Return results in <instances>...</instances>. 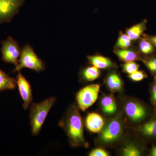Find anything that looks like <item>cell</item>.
I'll use <instances>...</instances> for the list:
<instances>
[{"label": "cell", "mask_w": 156, "mask_h": 156, "mask_svg": "<svg viewBox=\"0 0 156 156\" xmlns=\"http://www.w3.org/2000/svg\"><path fill=\"white\" fill-rule=\"evenodd\" d=\"M140 130L144 134L147 136H156V120L146 123L141 126Z\"/></svg>", "instance_id": "ffe728a7"}, {"label": "cell", "mask_w": 156, "mask_h": 156, "mask_svg": "<svg viewBox=\"0 0 156 156\" xmlns=\"http://www.w3.org/2000/svg\"><path fill=\"white\" fill-rule=\"evenodd\" d=\"M24 2L25 0H0V23L11 21Z\"/></svg>", "instance_id": "8992f818"}, {"label": "cell", "mask_w": 156, "mask_h": 156, "mask_svg": "<svg viewBox=\"0 0 156 156\" xmlns=\"http://www.w3.org/2000/svg\"><path fill=\"white\" fill-rule=\"evenodd\" d=\"M108 87L112 91L121 90L122 87V81L119 74L116 72H112L108 75L106 79Z\"/></svg>", "instance_id": "9a60e30c"}, {"label": "cell", "mask_w": 156, "mask_h": 156, "mask_svg": "<svg viewBox=\"0 0 156 156\" xmlns=\"http://www.w3.org/2000/svg\"><path fill=\"white\" fill-rule=\"evenodd\" d=\"M58 125L65 131L73 146H87L84 138L83 120L76 107L69 111L66 116L58 123Z\"/></svg>", "instance_id": "6da1fadb"}, {"label": "cell", "mask_w": 156, "mask_h": 156, "mask_svg": "<svg viewBox=\"0 0 156 156\" xmlns=\"http://www.w3.org/2000/svg\"><path fill=\"white\" fill-rule=\"evenodd\" d=\"M147 20L143 21L135 25L132 26L126 30V34L133 41H136L141 36L146 29Z\"/></svg>", "instance_id": "4fadbf2b"}, {"label": "cell", "mask_w": 156, "mask_h": 156, "mask_svg": "<svg viewBox=\"0 0 156 156\" xmlns=\"http://www.w3.org/2000/svg\"><path fill=\"white\" fill-rule=\"evenodd\" d=\"M56 98L50 97L40 103H33L30 111L31 134L34 136L40 133L46 117L53 106Z\"/></svg>", "instance_id": "7a4b0ae2"}, {"label": "cell", "mask_w": 156, "mask_h": 156, "mask_svg": "<svg viewBox=\"0 0 156 156\" xmlns=\"http://www.w3.org/2000/svg\"><path fill=\"white\" fill-rule=\"evenodd\" d=\"M104 124L102 117L96 113L89 114L86 118V127L89 131L93 133L100 132L103 128Z\"/></svg>", "instance_id": "8fae6325"}, {"label": "cell", "mask_w": 156, "mask_h": 156, "mask_svg": "<svg viewBox=\"0 0 156 156\" xmlns=\"http://www.w3.org/2000/svg\"><path fill=\"white\" fill-rule=\"evenodd\" d=\"M123 154L126 156H138L140 155V151L135 146L131 144L124 149Z\"/></svg>", "instance_id": "7402d4cb"}, {"label": "cell", "mask_w": 156, "mask_h": 156, "mask_svg": "<svg viewBox=\"0 0 156 156\" xmlns=\"http://www.w3.org/2000/svg\"><path fill=\"white\" fill-rule=\"evenodd\" d=\"M153 98L155 102H156V85L153 88Z\"/></svg>", "instance_id": "4316f807"}, {"label": "cell", "mask_w": 156, "mask_h": 156, "mask_svg": "<svg viewBox=\"0 0 156 156\" xmlns=\"http://www.w3.org/2000/svg\"><path fill=\"white\" fill-rule=\"evenodd\" d=\"M151 155L156 156V147L153 148L151 152Z\"/></svg>", "instance_id": "83f0119b"}, {"label": "cell", "mask_w": 156, "mask_h": 156, "mask_svg": "<svg viewBox=\"0 0 156 156\" xmlns=\"http://www.w3.org/2000/svg\"><path fill=\"white\" fill-rule=\"evenodd\" d=\"M90 156H108L109 154L106 151L102 149H95L89 154Z\"/></svg>", "instance_id": "d4e9b609"}, {"label": "cell", "mask_w": 156, "mask_h": 156, "mask_svg": "<svg viewBox=\"0 0 156 156\" xmlns=\"http://www.w3.org/2000/svg\"><path fill=\"white\" fill-rule=\"evenodd\" d=\"M134 43V42L126 33L120 31L115 48L126 49L133 46Z\"/></svg>", "instance_id": "ac0fdd59"}, {"label": "cell", "mask_w": 156, "mask_h": 156, "mask_svg": "<svg viewBox=\"0 0 156 156\" xmlns=\"http://www.w3.org/2000/svg\"><path fill=\"white\" fill-rule=\"evenodd\" d=\"M113 52L120 60L125 62H134L140 59L139 51L133 45L126 49L115 48Z\"/></svg>", "instance_id": "30bf717a"}, {"label": "cell", "mask_w": 156, "mask_h": 156, "mask_svg": "<svg viewBox=\"0 0 156 156\" xmlns=\"http://www.w3.org/2000/svg\"><path fill=\"white\" fill-rule=\"evenodd\" d=\"M104 112L108 114L114 113L117 109V105L114 98L110 96H105L101 101Z\"/></svg>", "instance_id": "2e32d148"}, {"label": "cell", "mask_w": 156, "mask_h": 156, "mask_svg": "<svg viewBox=\"0 0 156 156\" xmlns=\"http://www.w3.org/2000/svg\"><path fill=\"white\" fill-rule=\"evenodd\" d=\"M125 111L128 116L134 122L140 121L146 115L144 108L140 104L134 101H129L126 104Z\"/></svg>", "instance_id": "9c48e42d"}, {"label": "cell", "mask_w": 156, "mask_h": 156, "mask_svg": "<svg viewBox=\"0 0 156 156\" xmlns=\"http://www.w3.org/2000/svg\"><path fill=\"white\" fill-rule=\"evenodd\" d=\"M122 126L120 121L114 119L111 121L104 129L100 138L105 143H110L115 141L122 134Z\"/></svg>", "instance_id": "52a82bcc"}, {"label": "cell", "mask_w": 156, "mask_h": 156, "mask_svg": "<svg viewBox=\"0 0 156 156\" xmlns=\"http://www.w3.org/2000/svg\"><path fill=\"white\" fill-rule=\"evenodd\" d=\"M137 44V50L139 53L143 54L148 55L154 52V47L152 44L148 40L145 38H140L138 39Z\"/></svg>", "instance_id": "d6986e66"}, {"label": "cell", "mask_w": 156, "mask_h": 156, "mask_svg": "<svg viewBox=\"0 0 156 156\" xmlns=\"http://www.w3.org/2000/svg\"><path fill=\"white\" fill-rule=\"evenodd\" d=\"M23 68H28L39 73L45 69V64L39 58L33 49L29 44L25 45L21 50L19 63L14 70L19 72Z\"/></svg>", "instance_id": "3957f363"}, {"label": "cell", "mask_w": 156, "mask_h": 156, "mask_svg": "<svg viewBox=\"0 0 156 156\" xmlns=\"http://www.w3.org/2000/svg\"><path fill=\"white\" fill-rule=\"evenodd\" d=\"M17 84L20 94L23 101V108H28L33 100L32 91L29 82L21 73L19 72L17 76Z\"/></svg>", "instance_id": "ba28073f"}, {"label": "cell", "mask_w": 156, "mask_h": 156, "mask_svg": "<svg viewBox=\"0 0 156 156\" xmlns=\"http://www.w3.org/2000/svg\"><path fill=\"white\" fill-rule=\"evenodd\" d=\"M128 77L131 79L132 80L138 82L142 80L144 78L147 77L146 74L142 71H137L130 74L128 75Z\"/></svg>", "instance_id": "603a6c76"}, {"label": "cell", "mask_w": 156, "mask_h": 156, "mask_svg": "<svg viewBox=\"0 0 156 156\" xmlns=\"http://www.w3.org/2000/svg\"><path fill=\"white\" fill-rule=\"evenodd\" d=\"M145 38L148 40L152 44L154 47L156 48V36H146Z\"/></svg>", "instance_id": "484cf974"}, {"label": "cell", "mask_w": 156, "mask_h": 156, "mask_svg": "<svg viewBox=\"0 0 156 156\" xmlns=\"http://www.w3.org/2000/svg\"><path fill=\"white\" fill-rule=\"evenodd\" d=\"M123 70L128 74L132 73L138 70L139 65L134 62H125L122 66Z\"/></svg>", "instance_id": "44dd1931"}, {"label": "cell", "mask_w": 156, "mask_h": 156, "mask_svg": "<svg viewBox=\"0 0 156 156\" xmlns=\"http://www.w3.org/2000/svg\"><path fill=\"white\" fill-rule=\"evenodd\" d=\"M98 84H92L81 89L76 94L78 106L83 111L93 105L97 100L100 90Z\"/></svg>", "instance_id": "277c9868"}, {"label": "cell", "mask_w": 156, "mask_h": 156, "mask_svg": "<svg viewBox=\"0 0 156 156\" xmlns=\"http://www.w3.org/2000/svg\"><path fill=\"white\" fill-rule=\"evenodd\" d=\"M100 75L99 69L95 66H89L82 70L81 75L85 80L92 81L99 77Z\"/></svg>", "instance_id": "e0dca14e"}, {"label": "cell", "mask_w": 156, "mask_h": 156, "mask_svg": "<svg viewBox=\"0 0 156 156\" xmlns=\"http://www.w3.org/2000/svg\"><path fill=\"white\" fill-rule=\"evenodd\" d=\"M17 80L9 76L0 69V92L7 90H14L16 87Z\"/></svg>", "instance_id": "5bb4252c"}, {"label": "cell", "mask_w": 156, "mask_h": 156, "mask_svg": "<svg viewBox=\"0 0 156 156\" xmlns=\"http://www.w3.org/2000/svg\"><path fill=\"white\" fill-rule=\"evenodd\" d=\"M87 58L90 64L98 69H105L115 66L110 58L98 54L88 56Z\"/></svg>", "instance_id": "7c38bea8"}, {"label": "cell", "mask_w": 156, "mask_h": 156, "mask_svg": "<svg viewBox=\"0 0 156 156\" xmlns=\"http://www.w3.org/2000/svg\"><path fill=\"white\" fill-rule=\"evenodd\" d=\"M144 63L151 71L154 73H156V57L145 60Z\"/></svg>", "instance_id": "cb8c5ba5"}, {"label": "cell", "mask_w": 156, "mask_h": 156, "mask_svg": "<svg viewBox=\"0 0 156 156\" xmlns=\"http://www.w3.org/2000/svg\"><path fill=\"white\" fill-rule=\"evenodd\" d=\"M1 51L3 61L6 63H12L15 66H17L19 63L21 53L17 42L11 37H9L3 42Z\"/></svg>", "instance_id": "5b68a950"}]
</instances>
